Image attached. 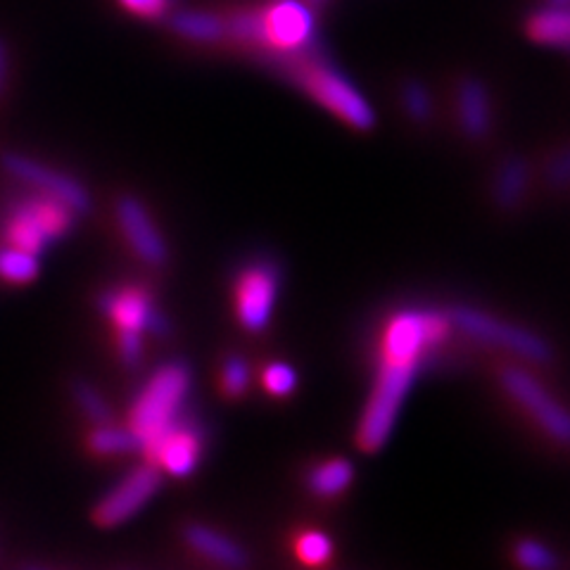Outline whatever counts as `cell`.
<instances>
[{
  "mask_svg": "<svg viewBox=\"0 0 570 570\" xmlns=\"http://www.w3.org/2000/svg\"><path fill=\"white\" fill-rule=\"evenodd\" d=\"M454 333L463 341H471L485 350H492L497 356L523 362L549 371L557 366V347L547 335L534 331L521 321L507 318L497 312H488L473 305L448 307Z\"/></svg>",
  "mask_w": 570,
  "mask_h": 570,
  "instance_id": "3",
  "label": "cell"
},
{
  "mask_svg": "<svg viewBox=\"0 0 570 570\" xmlns=\"http://www.w3.org/2000/svg\"><path fill=\"white\" fill-rule=\"evenodd\" d=\"M283 269L272 257L247 259L230 281V314L245 335H264L281 299Z\"/></svg>",
  "mask_w": 570,
  "mask_h": 570,
  "instance_id": "9",
  "label": "cell"
},
{
  "mask_svg": "<svg viewBox=\"0 0 570 570\" xmlns=\"http://www.w3.org/2000/svg\"><path fill=\"white\" fill-rule=\"evenodd\" d=\"M448 117L456 140L473 153H485L497 138V102L490 86L475 75H461L450 88Z\"/></svg>",
  "mask_w": 570,
  "mask_h": 570,
  "instance_id": "13",
  "label": "cell"
},
{
  "mask_svg": "<svg viewBox=\"0 0 570 570\" xmlns=\"http://www.w3.org/2000/svg\"><path fill=\"white\" fill-rule=\"evenodd\" d=\"M150 337L134 328H112V350L121 371L136 373L148 360Z\"/></svg>",
  "mask_w": 570,
  "mask_h": 570,
  "instance_id": "30",
  "label": "cell"
},
{
  "mask_svg": "<svg viewBox=\"0 0 570 570\" xmlns=\"http://www.w3.org/2000/svg\"><path fill=\"white\" fill-rule=\"evenodd\" d=\"M285 551L307 568H326L337 554L335 538L321 525H295L285 534Z\"/></svg>",
  "mask_w": 570,
  "mask_h": 570,
  "instance_id": "22",
  "label": "cell"
},
{
  "mask_svg": "<svg viewBox=\"0 0 570 570\" xmlns=\"http://www.w3.org/2000/svg\"><path fill=\"white\" fill-rule=\"evenodd\" d=\"M165 20L171 33H176L178 39H184L188 43L217 46L226 41L224 14L207 12V10H178V12H169Z\"/></svg>",
  "mask_w": 570,
  "mask_h": 570,
  "instance_id": "24",
  "label": "cell"
},
{
  "mask_svg": "<svg viewBox=\"0 0 570 570\" xmlns=\"http://www.w3.org/2000/svg\"><path fill=\"white\" fill-rule=\"evenodd\" d=\"M163 480L165 473L153 461L140 456L136 466L91 507L88 519L100 530H112L129 523L140 509L148 507L150 499L163 488Z\"/></svg>",
  "mask_w": 570,
  "mask_h": 570,
  "instance_id": "14",
  "label": "cell"
},
{
  "mask_svg": "<svg viewBox=\"0 0 570 570\" xmlns=\"http://www.w3.org/2000/svg\"><path fill=\"white\" fill-rule=\"evenodd\" d=\"M454 335L448 309L428 305L392 309L379 326L376 360L425 366L450 345Z\"/></svg>",
  "mask_w": 570,
  "mask_h": 570,
  "instance_id": "4",
  "label": "cell"
},
{
  "mask_svg": "<svg viewBox=\"0 0 570 570\" xmlns=\"http://www.w3.org/2000/svg\"><path fill=\"white\" fill-rule=\"evenodd\" d=\"M117 3L136 14V17H142V20H165V17L171 12V6L174 0H117Z\"/></svg>",
  "mask_w": 570,
  "mask_h": 570,
  "instance_id": "31",
  "label": "cell"
},
{
  "mask_svg": "<svg viewBox=\"0 0 570 570\" xmlns=\"http://www.w3.org/2000/svg\"><path fill=\"white\" fill-rule=\"evenodd\" d=\"M356 480V469L347 456H318L305 463L299 485L318 507H335L350 494Z\"/></svg>",
  "mask_w": 570,
  "mask_h": 570,
  "instance_id": "18",
  "label": "cell"
},
{
  "mask_svg": "<svg viewBox=\"0 0 570 570\" xmlns=\"http://www.w3.org/2000/svg\"><path fill=\"white\" fill-rule=\"evenodd\" d=\"M77 222V214L65 205L22 188V198L17 195L0 212V243L41 255L46 247L65 238Z\"/></svg>",
  "mask_w": 570,
  "mask_h": 570,
  "instance_id": "8",
  "label": "cell"
},
{
  "mask_svg": "<svg viewBox=\"0 0 570 570\" xmlns=\"http://www.w3.org/2000/svg\"><path fill=\"white\" fill-rule=\"evenodd\" d=\"M540 198L534 153L509 150L494 157L485 178V203L497 219L515 222Z\"/></svg>",
  "mask_w": 570,
  "mask_h": 570,
  "instance_id": "12",
  "label": "cell"
},
{
  "mask_svg": "<svg viewBox=\"0 0 570 570\" xmlns=\"http://www.w3.org/2000/svg\"><path fill=\"white\" fill-rule=\"evenodd\" d=\"M395 105L400 119L419 136L431 134L442 117L438 96L419 77H404L395 88Z\"/></svg>",
  "mask_w": 570,
  "mask_h": 570,
  "instance_id": "20",
  "label": "cell"
},
{
  "mask_svg": "<svg viewBox=\"0 0 570 570\" xmlns=\"http://www.w3.org/2000/svg\"><path fill=\"white\" fill-rule=\"evenodd\" d=\"M94 307L110 328H134L157 343L171 341L174 335L171 318L157 305L150 285L117 283L98 288Z\"/></svg>",
  "mask_w": 570,
  "mask_h": 570,
  "instance_id": "11",
  "label": "cell"
},
{
  "mask_svg": "<svg viewBox=\"0 0 570 570\" xmlns=\"http://www.w3.org/2000/svg\"><path fill=\"white\" fill-rule=\"evenodd\" d=\"M112 238L148 278H163L171 269V245L155 212L134 190H115L107 203Z\"/></svg>",
  "mask_w": 570,
  "mask_h": 570,
  "instance_id": "5",
  "label": "cell"
},
{
  "mask_svg": "<svg viewBox=\"0 0 570 570\" xmlns=\"http://www.w3.org/2000/svg\"><path fill=\"white\" fill-rule=\"evenodd\" d=\"M81 452L96 463H115L129 456H140V442L124 421H110L98 425H83Z\"/></svg>",
  "mask_w": 570,
  "mask_h": 570,
  "instance_id": "19",
  "label": "cell"
},
{
  "mask_svg": "<svg viewBox=\"0 0 570 570\" xmlns=\"http://www.w3.org/2000/svg\"><path fill=\"white\" fill-rule=\"evenodd\" d=\"M373 364H376V373H373L366 404L354 428V448L364 454H379L390 442L402 406L423 368L392 360H376Z\"/></svg>",
  "mask_w": 570,
  "mask_h": 570,
  "instance_id": "7",
  "label": "cell"
},
{
  "mask_svg": "<svg viewBox=\"0 0 570 570\" xmlns=\"http://www.w3.org/2000/svg\"><path fill=\"white\" fill-rule=\"evenodd\" d=\"M538 163L540 198L566 203L570 200V138L557 140L542 153H534Z\"/></svg>",
  "mask_w": 570,
  "mask_h": 570,
  "instance_id": "21",
  "label": "cell"
},
{
  "mask_svg": "<svg viewBox=\"0 0 570 570\" xmlns=\"http://www.w3.org/2000/svg\"><path fill=\"white\" fill-rule=\"evenodd\" d=\"M0 171H3L8 181H12V186L56 200L69 212H75L79 219H86L94 214V193L88 190L81 178L60 167H52L39 157L20 150H3L0 153Z\"/></svg>",
  "mask_w": 570,
  "mask_h": 570,
  "instance_id": "10",
  "label": "cell"
},
{
  "mask_svg": "<svg viewBox=\"0 0 570 570\" xmlns=\"http://www.w3.org/2000/svg\"><path fill=\"white\" fill-rule=\"evenodd\" d=\"M10 86H12V52L8 41L0 36V112L10 98Z\"/></svg>",
  "mask_w": 570,
  "mask_h": 570,
  "instance_id": "32",
  "label": "cell"
},
{
  "mask_svg": "<svg viewBox=\"0 0 570 570\" xmlns=\"http://www.w3.org/2000/svg\"><path fill=\"white\" fill-rule=\"evenodd\" d=\"M65 397L81 425H98L119 419L110 397L96 383L79 376V373L65 379Z\"/></svg>",
  "mask_w": 570,
  "mask_h": 570,
  "instance_id": "23",
  "label": "cell"
},
{
  "mask_svg": "<svg viewBox=\"0 0 570 570\" xmlns=\"http://www.w3.org/2000/svg\"><path fill=\"white\" fill-rule=\"evenodd\" d=\"M538 366L494 356L490 376L499 395L549 450L570 456V404L544 381Z\"/></svg>",
  "mask_w": 570,
  "mask_h": 570,
  "instance_id": "1",
  "label": "cell"
},
{
  "mask_svg": "<svg viewBox=\"0 0 570 570\" xmlns=\"http://www.w3.org/2000/svg\"><path fill=\"white\" fill-rule=\"evenodd\" d=\"M509 559L525 570H554L561 566L559 551L534 534H515L509 544Z\"/></svg>",
  "mask_w": 570,
  "mask_h": 570,
  "instance_id": "29",
  "label": "cell"
},
{
  "mask_svg": "<svg viewBox=\"0 0 570 570\" xmlns=\"http://www.w3.org/2000/svg\"><path fill=\"white\" fill-rule=\"evenodd\" d=\"M255 381L269 400L285 402L291 400L299 387V373L288 360H264L259 368H255Z\"/></svg>",
  "mask_w": 570,
  "mask_h": 570,
  "instance_id": "28",
  "label": "cell"
},
{
  "mask_svg": "<svg viewBox=\"0 0 570 570\" xmlns=\"http://www.w3.org/2000/svg\"><path fill=\"white\" fill-rule=\"evenodd\" d=\"M281 65L302 94L312 98L321 110L343 121L347 129L356 134H371L376 129L379 117L368 98L341 69L312 52V48L297 52V56L281 58Z\"/></svg>",
  "mask_w": 570,
  "mask_h": 570,
  "instance_id": "2",
  "label": "cell"
},
{
  "mask_svg": "<svg viewBox=\"0 0 570 570\" xmlns=\"http://www.w3.org/2000/svg\"><path fill=\"white\" fill-rule=\"evenodd\" d=\"M255 383V366L245 354L228 350L214 366V385L224 402H240Z\"/></svg>",
  "mask_w": 570,
  "mask_h": 570,
  "instance_id": "25",
  "label": "cell"
},
{
  "mask_svg": "<svg viewBox=\"0 0 570 570\" xmlns=\"http://www.w3.org/2000/svg\"><path fill=\"white\" fill-rule=\"evenodd\" d=\"M174 540L186 557L200 566L224 570H240L249 566V549L214 523L198 519L178 521L174 528Z\"/></svg>",
  "mask_w": 570,
  "mask_h": 570,
  "instance_id": "17",
  "label": "cell"
},
{
  "mask_svg": "<svg viewBox=\"0 0 570 570\" xmlns=\"http://www.w3.org/2000/svg\"><path fill=\"white\" fill-rule=\"evenodd\" d=\"M207 450V433L195 421L190 412H186L176 423H171L163 435H157L146 450H142V459L153 461L155 466L169 478L184 480L190 478L205 459Z\"/></svg>",
  "mask_w": 570,
  "mask_h": 570,
  "instance_id": "16",
  "label": "cell"
},
{
  "mask_svg": "<svg viewBox=\"0 0 570 570\" xmlns=\"http://www.w3.org/2000/svg\"><path fill=\"white\" fill-rule=\"evenodd\" d=\"M39 276V255L22 247L0 243V283L10 285V288H27Z\"/></svg>",
  "mask_w": 570,
  "mask_h": 570,
  "instance_id": "27",
  "label": "cell"
},
{
  "mask_svg": "<svg viewBox=\"0 0 570 570\" xmlns=\"http://www.w3.org/2000/svg\"><path fill=\"white\" fill-rule=\"evenodd\" d=\"M309 6H321V3H326V0H307Z\"/></svg>",
  "mask_w": 570,
  "mask_h": 570,
  "instance_id": "34",
  "label": "cell"
},
{
  "mask_svg": "<svg viewBox=\"0 0 570 570\" xmlns=\"http://www.w3.org/2000/svg\"><path fill=\"white\" fill-rule=\"evenodd\" d=\"M525 31L534 43L570 48V6H549L530 14Z\"/></svg>",
  "mask_w": 570,
  "mask_h": 570,
  "instance_id": "26",
  "label": "cell"
},
{
  "mask_svg": "<svg viewBox=\"0 0 570 570\" xmlns=\"http://www.w3.org/2000/svg\"><path fill=\"white\" fill-rule=\"evenodd\" d=\"M264 48L269 58H288L314 46L316 22L307 0H272L262 8Z\"/></svg>",
  "mask_w": 570,
  "mask_h": 570,
  "instance_id": "15",
  "label": "cell"
},
{
  "mask_svg": "<svg viewBox=\"0 0 570 570\" xmlns=\"http://www.w3.org/2000/svg\"><path fill=\"white\" fill-rule=\"evenodd\" d=\"M551 6H570V0H549Z\"/></svg>",
  "mask_w": 570,
  "mask_h": 570,
  "instance_id": "33",
  "label": "cell"
},
{
  "mask_svg": "<svg viewBox=\"0 0 570 570\" xmlns=\"http://www.w3.org/2000/svg\"><path fill=\"white\" fill-rule=\"evenodd\" d=\"M190 387L193 373L184 360L159 364L148 381L138 387L124 423L136 433L140 454L157 435H163L171 423L188 412Z\"/></svg>",
  "mask_w": 570,
  "mask_h": 570,
  "instance_id": "6",
  "label": "cell"
}]
</instances>
